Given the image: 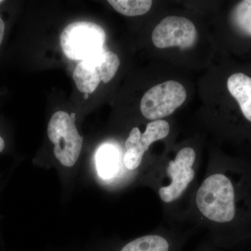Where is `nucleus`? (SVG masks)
<instances>
[{"label":"nucleus","mask_w":251,"mask_h":251,"mask_svg":"<svg viewBox=\"0 0 251 251\" xmlns=\"http://www.w3.org/2000/svg\"><path fill=\"white\" fill-rule=\"evenodd\" d=\"M196 204L203 215L219 224H229L237 215L233 182L224 174H214L204 180L196 196Z\"/></svg>","instance_id":"1"},{"label":"nucleus","mask_w":251,"mask_h":251,"mask_svg":"<svg viewBox=\"0 0 251 251\" xmlns=\"http://www.w3.org/2000/svg\"><path fill=\"white\" fill-rule=\"evenodd\" d=\"M103 28L88 21H77L64 28L60 36L63 52L72 60L98 61L105 52Z\"/></svg>","instance_id":"2"},{"label":"nucleus","mask_w":251,"mask_h":251,"mask_svg":"<svg viewBox=\"0 0 251 251\" xmlns=\"http://www.w3.org/2000/svg\"><path fill=\"white\" fill-rule=\"evenodd\" d=\"M48 135L53 143L54 156L59 163L66 167L74 166L83 144V138L79 134L74 119L67 112H55L48 126Z\"/></svg>","instance_id":"3"},{"label":"nucleus","mask_w":251,"mask_h":251,"mask_svg":"<svg viewBox=\"0 0 251 251\" xmlns=\"http://www.w3.org/2000/svg\"><path fill=\"white\" fill-rule=\"evenodd\" d=\"M184 86L174 80L153 86L144 94L140 102L143 116L150 120H158L169 116L181 106L186 99Z\"/></svg>","instance_id":"4"},{"label":"nucleus","mask_w":251,"mask_h":251,"mask_svg":"<svg viewBox=\"0 0 251 251\" xmlns=\"http://www.w3.org/2000/svg\"><path fill=\"white\" fill-rule=\"evenodd\" d=\"M151 39L158 49L176 46L181 49H187L196 44L197 30L194 24L188 18L168 16L157 25Z\"/></svg>","instance_id":"5"},{"label":"nucleus","mask_w":251,"mask_h":251,"mask_svg":"<svg viewBox=\"0 0 251 251\" xmlns=\"http://www.w3.org/2000/svg\"><path fill=\"white\" fill-rule=\"evenodd\" d=\"M169 132V124L162 120L149 123L144 133H141L138 127L133 128L126 140V153L124 156L125 166L130 171L136 169L151 144L166 138Z\"/></svg>","instance_id":"6"},{"label":"nucleus","mask_w":251,"mask_h":251,"mask_svg":"<svg viewBox=\"0 0 251 251\" xmlns=\"http://www.w3.org/2000/svg\"><path fill=\"white\" fill-rule=\"evenodd\" d=\"M196 160V152L192 148L180 150L174 161L169 162L167 173L171 176V184L159 190L160 198L163 202L170 203L179 198L195 177L192 166Z\"/></svg>","instance_id":"7"},{"label":"nucleus","mask_w":251,"mask_h":251,"mask_svg":"<svg viewBox=\"0 0 251 251\" xmlns=\"http://www.w3.org/2000/svg\"><path fill=\"white\" fill-rule=\"evenodd\" d=\"M227 86L229 93L239 103L243 115L251 122V77L237 73L229 77Z\"/></svg>","instance_id":"8"},{"label":"nucleus","mask_w":251,"mask_h":251,"mask_svg":"<svg viewBox=\"0 0 251 251\" xmlns=\"http://www.w3.org/2000/svg\"><path fill=\"white\" fill-rule=\"evenodd\" d=\"M99 59L98 61H82L75 67L73 78L77 90L82 93H93L100 84L101 77L97 67Z\"/></svg>","instance_id":"9"},{"label":"nucleus","mask_w":251,"mask_h":251,"mask_svg":"<svg viewBox=\"0 0 251 251\" xmlns=\"http://www.w3.org/2000/svg\"><path fill=\"white\" fill-rule=\"evenodd\" d=\"M97 171L100 177L110 179L116 175L120 168V155L115 147L104 145L96 155Z\"/></svg>","instance_id":"10"},{"label":"nucleus","mask_w":251,"mask_h":251,"mask_svg":"<svg viewBox=\"0 0 251 251\" xmlns=\"http://www.w3.org/2000/svg\"><path fill=\"white\" fill-rule=\"evenodd\" d=\"M169 245L164 238L148 235L128 243L120 251H168Z\"/></svg>","instance_id":"11"},{"label":"nucleus","mask_w":251,"mask_h":251,"mask_svg":"<svg viewBox=\"0 0 251 251\" xmlns=\"http://www.w3.org/2000/svg\"><path fill=\"white\" fill-rule=\"evenodd\" d=\"M108 3L115 11L126 16H142L152 6L150 0H109Z\"/></svg>","instance_id":"12"},{"label":"nucleus","mask_w":251,"mask_h":251,"mask_svg":"<svg viewBox=\"0 0 251 251\" xmlns=\"http://www.w3.org/2000/svg\"><path fill=\"white\" fill-rule=\"evenodd\" d=\"M232 21L242 34L251 36V0L240 1L232 13Z\"/></svg>","instance_id":"13"},{"label":"nucleus","mask_w":251,"mask_h":251,"mask_svg":"<svg viewBox=\"0 0 251 251\" xmlns=\"http://www.w3.org/2000/svg\"><path fill=\"white\" fill-rule=\"evenodd\" d=\"M120 65L118 56L113 52H104L98 63V69L101 81L108 83L113 78Z\"/></svg>","instance_id":"14"},{"label":"nucleus","mask_w":251,"mask_h":251,"mask_svg":"<svg viewBox=\"0 0 251 251\" xmlns=\"http://www.w3.org/2000/svg\"><path fill=\"white\" fill-rule=\"evenodd\" d=\"M5 30V25L4 21L1 19V16H0V46L1 45L2 43L3 39H4Z\"/></svg>","instance_id":"15"},{"label":"nucleus","mask_w":251,"mask_h":251,"mask_svg":"<svg viewBox=\"0 0 251 251\" xmlns=\"http://www.w3.org/2000/svg\"><path fill=\"white\" fill-rule=\"evenodd\" d=\"M5 147V143L4 140H3V138H1V136H0V152H1V151L4 150Z\"/></svg>","instance_id":"16"},{"label":"nucleus","mask_w":251,"mask_h":251,"mask_svg":"<svg viewBox=\"0 0 251 251\" xmlns=\"http://www.w3.org/2000/svg\"><path fill=\"white\" fill-rule=\"evenodd\" d=\"M3 2V1H0V3Z\"/></svg>","instance_id":"17"}]
</instances>
